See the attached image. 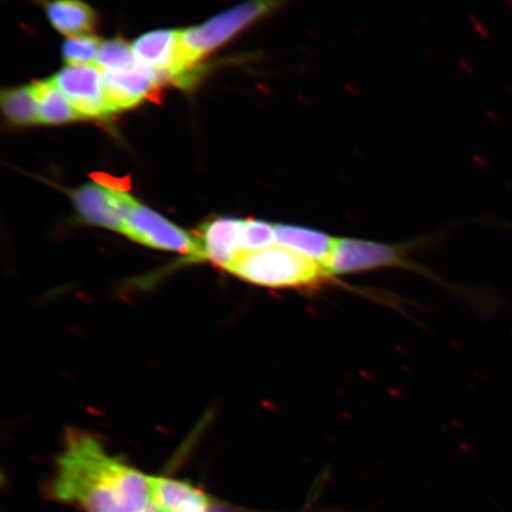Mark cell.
<instances>
[{
	"instance_id": "1",
	"label": "cell",
	"mask_w": 512,
	"mask_h": 512,
	"mask_svg": "<svg viewBox=\"0 0 512 512\" xmlns=\"http://www.w3.org/2000/svg\"><path fill=\"white\" fill-rule=\"evenodd\" d=\"M53 494L86 512H144L151 507L149 477L110 456L93 435L69 430L57 459Z\"/></svg>"
},
{
	"instance_id": "2",
	"label": "cell",
	"mask_w": 512,
	"mask_h": 512,
	"mask_svg": "<svg viewBox=\"0 0 512 512\" xmlns=\"http://www.w3.org/2000/svg\"><path fill=\"white\" fill-rule=\"evenodd\" d=\"M228 272L249 284L271 288L312 287L330 275L320 262L279 245L242 253Z\"/></svg>"
},
{
	"instance_id": "3",
	"label": "cell",
	"mask_w": 512,
	"mask_h": 512,
	"mask_svg": "<svg viewBox=\"0 0 512 512\" xmlns=\"http://www.w3.org/2000/svg\"><path fill=\"white\" fill-rule=\"evenodd\" d=\"M284 2L285 0H247L209 19L200 27L181 31V47L185 64L188 68L194 66L210 51L219 48L258 19L270 15Z\"/></svg>"
},
{
	"instance_id": "4",
	"label": "cell",
	"mask_w": 512,
	"mask_h": 512,
	"mask_svg": "<svg viewBox=\"0 0 512 512\" xmlns=\"http://www.w3.org/2000/svg\"><path fill=\"white\" fill-rule=\"evenodd\" d=\"M145 247L159 251L187 255L190 261H206L203 246L197 234L176 226L157 211L139 202L128 215L121 233Z\"/></svg>"
},
{
	"instance_id": "5",
	"label": "cell",
	"mask_w": 512,
	"mask_h": 512,
	"mask_svg": "<svg viewBox=\"0 0 512 512\" xmlns=\"http://www.w3.org/2000/svg\"><path fill=\"white\" fill-rule=\"evenodd\" d=\"M70 197L82 221L118 233H121L128 215L138 203L126 192L110 190L96 183L74 189Z\"/></svg>"
},
{
	"instance_id": "6",
	"label": "cell",
	"mask_w": 512,
	"mask_h": 512,
	"mask_svg": "<svg viewBox=\"0 0 512 512\" xmlns=\"http://www.w3.org/2000/svg\"><path fill=\"white\" fill-rule=\"evenodd\" d=\"M82 118H101L111 114L104 74L96 66L80 64L60 70L53 79Z\"/></svg>"
},
{
	"instance_id": "7",
	"label": "cell",
	"mask_w": 512,
	"mask_h": 512,
	"mask_svg": "<svg viewBox=\"0 0 512 512\" xmlns=\"http://www.w3.org/2000/svg\"><path fill=\"white\" fill-rule=\"evenodd\" d=\"M406 264L398 247L373 241L336 239L334 251L325 262L329 274H349Z\"/></svg>"
},
{
	"instance_id": "8",
	"label": "cell",
	"mask_w": 512,
	"mask_h": 512,
	"mask_svg": "<svg viewBox=\"0 0 512 512\" xmlns=\"http://www.w3.org/2000/svg\"><path fill=\"white\" fill-rule=\"evenodd\" d=\"M132 50L138 62L155 70L159 79L175 78L189 69L182 55L181 31L149 32L132 44Z\"/></svg>"
},
{
	"instance_id": "9",
	"label": "cell",
	"mask_w": 512,
	"mask_h": 512,
	"mask_svg": "<svg viewBox=\"0 0 512 512\" xmlns=\"http://www.w3.org/2000/svg\"><path fill=\"white\" fill-rule=\"evenodd\" d=\"M105 92L111 113L127 110L149 98L158 85L159 76L150 68L139 63L138 66L102 72Z\"/></svg>"
},
{
	"instance_id": "10",
	"label": "cell",
	"mask_w": 512,
	"mask_h": 512,
	"mask_svg": "<svg viewBox=\"0 0 512 512\" xmlns=\"http://www.w3.org/2000/svg\"><path fill=\"white\" fill-rule=\"evenodd\" d=\"M241 227L242 220L234 217H216L204 223L197 235L206 260L228 272L242 254Z\"/></svg>"
},
{
	"instance_id": "11",
	"label": "cell",
	"mask_w": 512,
	"mask_h": 512,
	"mask_svg": "<svg viewBox=\"0 0 512 512\" xmlns=\"http://www.w3.org/2000/svg\"><path fill=\"white\" fill-rule=\"evenodd\" d=\"M151 504L158 512H208L209 498L181 480L149 477Z\"/></svg>"
},
{
	"instance_id": "12",
	"label": "cell",
	"mask_w": 512,
	"mask_h": 512,
	"mask_svg": "<svg viewBox=\"0 0 512 512\" xmlns=\"http://www.w3.org/2000/svg\"><path fill=\"white\" fill-rule=\"evenodd\" d=\"M275 242L279 246L291 249L307 258L323 264L328 261L334 251L336 239L317 230L288 224H277L274 229Z\"/></svg>"
},
{
	"instance_id": "13",
	"label": "cell",
	"mask_w": 512,
	"mask_h": 512,
	"mask_svg": "<svg viewBox=\"0 0 512 512\" xmlns=\"http://www.w3.org/2000/svg\"><path fill=\"white\" fill-rule=\"evenodd\" d=\"M46 12L51 25L64 35L82 36L94 29V11L82 0H51Z\"/></svg>"
},
{
	"instance_id": "14",
	"label": "cell",
	"mask_w": 512,
	"mask_h": 512,
	"mask_svg": "<svg viewBox=\"0 0 512 512\" xmlns=\"http://www.w3.org/2000/svg\"><path fill=\"white\" fill-rule=\"evenodd\" d=\"M32 89L41 124H66L82 118L53 80L36 82Z\"/></svg>"
},
{
	"instance_id": "15",
	"label": "cell",
	"mask_w": 512,
	"mask_h": 512,
	"mask_svg": "<svg viewBox=\"0 0 512 512\" xmlns=\"http://www.w3.org/2000/svg\"><path fill=\"white\" fill-rule=\"evenodd\" d=\"M2 110L11 124L24 126L40 123L32 86L10 88L3 91Z\"/></svg>"
},
{
	"instance_id": "16",
	"label": "cell",
	"mask_w": 512,
	"mask_h": 512,
	"mask_svg": "<svg viewBox=\"0 0 512 512\" xmlns=\"http://www.w3.org/2000/svg\"><path fill=\"white\" fill-rule=\"evenodd\" d=\"M95 64L101 72H113V70L136 67L139 62L134 56L132 47L128 46L126 42L112 40L102 43Z\"/></svg>"
},
{
	"instance_id": "17",
	"label": "cell",
	"mask_w": 512,
	"mask_h": 512,
	"mask_svg": "<svg viewBox=\"0 0 512 512\" xmlns=\"http://www.w3.org/2000/svg\"><path fill=\"white\" fill-rule=\"evenodd\" d=\"M275 226L262 220H242L241 251L242 253L261 251L273 246Z\"/></svg>"
},
{
	"instance_id": "18",
	"label": "cell",
	"mask_w": 512,
	"mask_h": 512,
	"mask_svg": "<svg viewBox=\"0 0 512 512\" xmlns=\"http://www.w3.org/2000/svg\"><path fill=\"white\" fill-rule=\"evenodd\" d=\"M101 46L102 42L96 37L87 35L70 37L63 43V59L69 66L95 62Z\"/></svg>"
},
{
	"instance_id": "19",
	"label": "cell",
	"mask_w": 512,
	"mask_h": 512,
	"mask_svg": "<svg viewBox=\"0 0 512 512\" xmlns=\"http://www.w3.org/2000/svg\"><path fill=\"white\" fill-rule=\"evenodd\" d=\"M92 178L94 182L101 185V187L114 191L126 192L130 190L131 187L128 179L113 177L111 175L102 174V172H94Z\"/></svg>"
},
{
	"instance_id": "20",
	"label": "cell",
	"mask_w": 512,
	"mask_h": 512,
	"mask_svg": "<svg viewBox=\"0 0 512 512\" xmlns=\"http://www.w3.org/2000/svg\"><path fill=\"white\" fill-rule=\"evenodd\" d=\"M144 512H158V511L155 508H153L151 505V507Z\"/></svg>"
}]
</instances>
